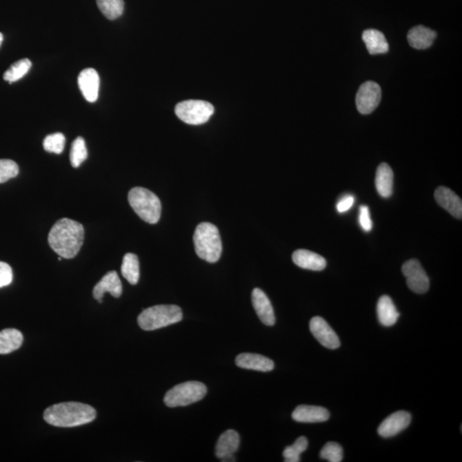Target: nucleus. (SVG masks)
<instances>
[{"label":"nucleus","mask_w":462,"mask_h":462,"mask_svg":"<svg viewBox=\"0 0 462 462\" xmlns=\"http://www.w3.org/2000/svg\"><path fill=\"white\" fill-rule=\"evenodd\" d=\"M84 234L81 223L66 218L59 219L50 230L49 246L60 257L73 259L83 246Z\"/></svg>","instance_id":"nucleus-1"},{"label":"nucleus","mask_w":462,"mask_h":462,"mask_svg":"<svg viewBox=\"0 0 462 462\" xmlns=\"http://www.w3.org/2000/svg\"><path fill=\"white\" fill-rule=\"evenodd\" d=\"M96 418V411L90 405L81 403H63L52 405L44 412L46 423L58 428H74L88 424Z\"/></svg>","instance_id":"nucleus-2"},{"label":"nucleus","mask_w":462,"mask_h":462,"mask_svg":"<svg viewBox=\"0 0 462 462\" xmlns=\"http://www.w3.org/2000/svg\"><path fill=\"white\" fill-rule=\"evenodd\" d=\"M195 253L209 263L219 261L222 254V241L219 229L211 223H201L194 234Z\"/></svg>","instance_id":"nucleus-3"},{"label":"nucleus","mask_w":462,"mask_h":462,"mask_svg":"<svg viewBox=\"0 0 462 462\" xmlns=\"http://www.w3.org/2000/svg\"><path fill=\"white\" fill-rule=\"evenodd\" d=\"M131 208L145 222L154 225L161 216V202L157 195L147 188H132L128 195Z\"/></svg>","instance_id":"nucleus-4"},{"label":"nucleus","mask_w":462,"mask_h":462,"mask_svg":"<svg viewBox=\"0 0 462 462\" xmlns=\"http://www.w3.org/2000/svg\"><path fill=\"white\" fill-rule=\"evenodd\" d=\"M183 312L179 305H158L142 311L138 316V325L144 330H155L179 323Z\"/></svg>","instance_id":"nucleus-5"},{"label":"nucleus","mask_w":462,"mask_h":462,"mask_svg":"<svg viewBox=\"0 0 462 462\" xmlns=\"http://www.w3.org/2000/svg\"><path fill=\"white\" fill-rule=\"evenodd\" d=\"M207 393V386L204 383L185 382L170 389L163 398V401L167 407H184L203 399Z\"/></svg>","instance_id":"nucleus-6"},{"label":"nucleus","mask_w":462,"mask_h":462,"mask_svg":"<svg viewBox=\"0 0 462 462\" xmlns=\"http://www.w3.org/2000/svg\"><path fill=\"white\" fill-rule=\"evenodd\" d=\"M175 112L183 122L191 125H201L211 119L214 108L209 102L190 99L177 104Z\"/></svg>","instance_id":"nucleus-7"},{"label":"nucleus","mask_w":462,"mask_h":462,"mask_svg":"<svg viewBox=\"0 0 462 462\" xmlns=\"http://www.w3.org/2000/svg\"><path fill=\"white\" fill-rule=\"evenodd\" d=\"M401 271L406 277L408 286L412 291L417 294L428 292L430 288L429 277L417 259H410L404 263Z\"/></svg>","instance_id":"nucleus-8"},{"label":"nucleus","mask_w":462,"mask_h":462,"mask_svg":"<svg viewBox=\"0 0 462 462\" xmlns=\"http://www.w3.org/2000/svg\"><path fill=\"white\" fill-rule=\"evenodd\" d=\"M381 96V88L374 81H367L362 84L355 99L358 111L361 114H370L378 108Z\"/></svg>","instance_id":"nucleus-9"},{"label":"nucleus","mask_w":462,"mask_h":462,"mask_svg":"<svg viewBox=\"0 0 462 462\" xmlns=\"http://www.w3.org/2000/svg\"><path fill=\"white\" fill-rule=\"evenodd\" d=\"M309 326L312 335L321 345L329 350H337L340 347L339 337L325 319L321 317L312 318Z\"/></svg>","instance_id":"nucleus-10"},{"label":"nucleus","mask_w":462,"mask_h":462,"mask_svg":"<svg viewBox=\"0 0 462 462\" xmlns=\"http://www.w3.org/2000/svg\"><path fill=\"white\" fill-rule=\"evenodd\" d=\"M411 419V414L408 412H396L386 418L379 426V434L382 438H392L406 429L410 425Z\"/></svg>","instance_id":"nucleus-11"},{"label":"nucleus","mask_w":462,"mask_h":462,"mask_svg":"<svg viewBox=\"0 0 462 462\" xmlns=\"http://www.w3.org/2000/svg\"><path fill=\"white\" fill-rule=\"evenodd\" d=\"M99 77L97 71L92 68L85 69L78 77V85L86 101L94 103L97 101L99 91Z\"/></svg>","instance_id":"nucleus-12"},{"label":"nucleus","mask_w":462,"mask_h":462,"mask_svg":"<svg viewBox=\"0 0 462 462\" xmlns=\"http://www.w3.org/2000/svg\"><path fill=\"white\" fill-rule=\"evenodd\" d=\"M252 301L256 314L261 322L268 326L274 325L276 322L274 310L264 291L256 288L252 292Z\"/></svg>","instance_id":"nucleus-13"},{"label":"nucleus","mask_w":462,"mask_h":462,"mask_svg":"<svg viewBox=\"0 0 462 462\" xmlns=\"http://www.w3.org/2000/svg\"><path fill=\"white\" fill-rule=\"evenodd\" d=\"M106 292L111 294L115 298H119L122 294V283L116 272H110L103 277L92 290L94 297L99 303H102V298Z\"/></svg>","instance_id":"nucleus-14"},{"label":"nucleus","mask_w":462,"mask_h":462,"mask_svg":"<svg viewBox=\"0 0 462 462\" xmlns=\"http://www.w3.org/2000/svg\"><path fill=\"white\" fill-rule=\"evenodd\" d=\"M434 197L440 207L445 209L454 218L461 219L462 202L456 193L446 187H439L436 188Z\"/></svg>","instance_id":"nucleus-15"},{"label":"nucleus","mask_w":462,"mask_h":462,"mask_svg":"<svg viewBox=\"0 0 462 462\" xmlns=\"http://www.w3.org/2000/svg\"><path fill=\"white\" fill-rule=\"evenodd\" d=\"M237 367L259 372H271L275 368L274 362L263 355L244 353L238 355L236 359Z\"/></svg>","instance_id":"nucleus-16"},{"label":"nucleus","mask_w":462,"mask_h":462,"mask_svg":"<svg viewBox=\"0 0 462 462\" xmlns=\"http://www.w3.org/2000/svg\"><path fill=\"white\" fill-rule=\"evenodd\" d=\"M292 418L300 423H321L328 421L330 413L325 408L301 405L293 412Z\"/></svg>","instance_id":"nucleus-17"},{"label":"nucleus","mask_w":462,"mask_h":462,"mask_svg":"<svg viewBox=\"0 0 462 462\" xmlns=\"http://www.w3.org/2000/svg\"><path fill=\"white\" fill-rule=\"evenodd\" d=\"M292 259L294 264L299 268L311 270V271H323L327 265L325 259L322 256L305 250L294 252Z\"/></svg>","instance_id":"nucleus-18"},{"label":"nucleus","mask_w":462,"mask_h":462,"mask_svg":"<svg viewBox=\"0 0 462 462\" xmlns=\"http://www.w3.org/2000/svg\"><path fill=\"white\" fill-rule=\"evenodd\" d=\"M240 436L234 430H227L217 443L216 456L222 460L223 458L234 456L239 449Z\"/></svg>","instance_id":"nucleus-19"},{"label":"nucleus","mask_w":462,"mask_h":462,"mask_svg":"<svg viewBox=\"0 0 462 462\" xmlns=\"http://www.w3.org/2000/svg\"><path fill=\"white\" fill-rule=\"evenodd\" d=\"M394 173L386 163H382L376 172L375 185L380 197L389 198L393 192Z\"/></svg>","instance_id":"nucleus-20"},{"label":"nucleus","mask_w":462,"mask_h":462,"mask_svg":"<svg viewBox=\"0 0 462 462\" xmlns=\"http://www.w3.org/2000/svg\"><path fill=\"white\" fill-rule=\"evenodd\" d=\"M376 314L380 323L385 327L394 325L400 316L392 298L388 296L380 297L376 305Z\"/></svg>","instance_id":"nucleus-21"},{"label":"nucleus","mask_w":462,"mask_h":462,"mask_svg":"<svg viewBox=\"0 0 462 462\" xmlns=\"http://www.w3.org/2000/svg\"><path fill=\"white\" fill-rule=\"evenodd\" d=\"M436 37L434 30L421 26H416L408 34V40L412 48L423 50L430 48Z\"/></svg>","instance_id":"nucleus-22"},{"label":"nucleus","mask_w":462,"mask_h":462,"mask_svg":"<svg viewBox=\"0 0 462 462\" xmlns=\"http://www.w3.org/2000/svg\"><path fill=\"white\" fill-rule=\"evenodd\" d=\"M362 39L370 54H383L389 51L388 41H386L385 35L379 30H365L362 34Z\"/></svg>","instance_id":"nucleus-23"},{"label":"nucleus","mask_w":462,"mask_h":462,"mask_svg":"<svg viewBox=\"0 0 462 462\" xmlns=\"http://www.w3.org/2000/svg\"><path fill=\"white\" fill-rule=\"evenodd\" d=\"M23 342V334L16 329L0 332V354H7L19 350Z\"/></svg>","instance_id":"nucleus-24"},{"label":"nucleus","mask_w":462,"mask_h":462,"mask_svg":"<svg viewBox=\"0 0 462 462\" xmlns=\"http://www.w3.org/2000/svg\"><path fill=\"white\" fill-rule=\"evenodd\" d=\"M121 272L128 282L136 285L140 279V263L137 254L129 253L124 255Z\"/></svg>","instance_id":"nucleus-25"},{"label":"nucleus","mask_w":462,"mask_h":462,"mask_svg":"<svg viewBox=\"0 0 462 462\" xmlns=\"http://www.w3.org/2000/svg\"><path fill=\"white\" fill-rule=\"evenodd\" d=\"M99 10L106 19L115 20L123 15V0H96Z\"/></svg>","instance_id":"nucleus-26"},{"label":"nucleus","mask_w":462,"mask_h":462,"mask_svg":"<svg viewBox=\"0 0 462 462\" xmlns=\"http://www.w3.org/2000/svg\"><path fill=\"white\" fill-rule=\"evenodd\" d=\"M31 67L32 63L30 59H21L19 61L14 63L9 70L6 71V73L3 74V80L8 81L9 83H15V81L23 78L25 74H27Z\"/></svg>","instance_id":"nucleus-27"},{"label":"nucleus","mask_w":462,"mask_h":462,"mask_svg":"<svg viewBox=\"0 0 462 462\" xmlns=\"http://www.w3.org/2000/svg\"><path fill=\"white\" fill-rule=\"evenodd\" d=\"M70 163L74 168H78L88 159L86 142L83 137H77L73 141L70 149Z\"/></svg>","instance_id":"nucleus-28"},{"label":"nucleus","mask_w":462,"mask_h":462,"mask_svg":"<svg viewBox=\"0 0 462 462\" xmlns=\"http://www.w3.org/2000/svg\"><path fill=\"white\" fill-rule=\"evenodd\" d=\"M308 447V441L305 436H300L297 439L293 445L288 446L283 450V456L284 461L286 462H299L301 461V454L307 450Z\"/></svg>","instance_id":"nucleus-29"},{"label":"nucleus","mask_w":462,"mask_h":462,"mask_svg":"<svg viewBox=\"0 0 462 462\" xmlns=\"http://www.w3.org/2000/svg\"><path fill=\"white\" fill-rule=\"evenodd\" d=\"M66 145V137L62 133L49 134L44 139L43 147L46 152L62 154Z\"/></svg>","instance_id":"nucleus-30"},{"label":"nucleus","mask_w":462,"mask_h":462,"mask_svg":"<svg viewBox=\"0 0 462 462\" xmlns=\"http://www.w3.org/2000/svg\"><path fill=\"white\" fill-rule=\"evenodd\" d=\"M321 457L330 462H341L343 459V448L337 443H327L321 451Z\"/></svg>","instance_id":"nucleus-31"},{"label":"nucleus","mask_w":462,"mask_h":462,"mask_svg":"<svg viewBox=\"0 0 462 462\" xmlns=\"http://www.w3.org/2000/svg\"><path fill=\"white\" fill-rule=\"evenodd\" d=\"M19 173V167L15 161L10 159H0V183L14 179Z\"/></svg>","instance_id":"nucleus-32"},{"label":"nucleus","mask_w":462,"mask_h":462,"mask_svg":"<svg viewBox=\"0 0 462 462\" xmlns=\"http://www.w3.org/2000/svg\"><path fill=\"white\" fill-rule=\"evenodd\" d=\"M13 279L12 269L7 263L0 261V288L8 286Z\"/></svg>","instance_id":"nucleus-33"},{"label":"nucleus","mask_w":462,"mask_h":462,"mask_svg":"<svg viewBox=\"0 0 462 462\" xmlns=\"http://www.w3.org/2000/svg\"><path fill=\"white\" fill-rule=\"evenodd\" d=\"M359 221H360L361 228L363 229L365 232H369V231L372 230V222L371 216H370V211L368 205H361L360 208Z\"/></svg>","instance_id":"nucleus-34"},{"label":"nucleus","mask_w":462,"mask_h":462,"mask_svg":"<svg viewBox=\"0 0 462 462\" xmlns=\"http://www.w3.org/2000/svg\"><path fill=\"white\" fill-rule=\"evenodd\" d=\"M354 202V197H352V195H347V197L341 199V200L339 201V203H337V211H339L340 213L348 211V210L353 207Z\"/></svg>","instance_id":"nucleus-35"},{"label":"nucleus","mask_w":462,"mask_h":462,"mask_svg":"<svg viewBox=\"0 0 462 462\" xmlns=\"http://www.w3.org/2000/svg\"><path fill=\"white\" fill-rule=\"evenodd\" d=\"M221 461H225V462L236 461V459H234V456H228V457L223 458V459H222Z\"/></svg>","instance_id":"nucleus-36"},{"label":"nucleus","mask_w":462,"mask_h":462,"mask_svg":"<svg viewBox=\"0 0 462 462\" xmlns=\"http://www.w3.org/2000/svg\"><path fill=\"white\" fill-rule=\"evenodd\" d=\"M3 41V34L0 33V46H1Z\"/></svg>","instance_id":"nucleus-37"}]
</instances>
